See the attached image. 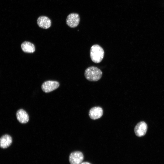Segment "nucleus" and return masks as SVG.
Returning <instances> with one entry per match:
<instances>
[{
  "instance_id": "f257e3e1",
  "label": "nucleus",
  "mask_w": 164,
  "mask_h": 164,
  "mask_svg": "<svg viewBox=\"0 0 164 164\" xmlns=\"http://www.w3.org/2000/svg\"><path fill=\"white\" fill-rule=\"evenodd\" d=\"M102 75V71L98 68L91 66L85 70L84 76L86 78L91 81H96L99 80Z\"/></svg>"
},
{
  "instance_id": "f03ea898",
  "label": "nucleus",
  "mask_w": 164,
  "mask_h": 164,
  "mask_svg": "<svg viewBox=\"0 0 164 164\" xmlns=\"http://www.w3.org/2000/svg\"><path fill=\"white\" fill-rule=\"evenodd\" d=\"M90 55L93 62L95 63H98L101 62L104 58V51L100 45H94L91 48Z\"/></svg>"
},
{
  "instance_id": "7ed1b4c3",
  "label": "nucleus",
  "mask_w": 164,
  "mask_h": 164,
  "mask_svg": "<svg viewBox=\"0 0 164 164\" xmlns=\"http://www.w3.org/2000/svg\"><path fill=\"white\" fill-rule=\"evenodd\" d=\"M80 21L79 15L77 13H72L67 17L66 22L67 24L71 28H75L78 25Z\"/></svg>"
},
{
  "instance_id": "20e7f679",
  "label": "nucleus",
  "mask_w": 164,
  "mask_h": 164,
  "mask_svg": "<svg viewBox=\"0 0 164 164\" xmlns=\"http://www.w3.org/2000/svg\"><path fill=\"white\" fill-rule=\"evenodd\" d=\"M84 159L83 153L79 151L71 153L69 156V161L70 164H80Z\"/></svg>"
},
{
  "instance_id": "39448f33",
  "label": "nucleus",
  "mask_w": 164,
  "mask_h": 164,
  "mask_svg": "<svg viewBox=\"0 0 164 164\" xmlns=\"http://www.w3.org/2000/svg\"><path fill=\"white\" fill-rule=\"evenodd\" d=\"M59 85V82L56 81L48 80L43 83L41 87L44 92L48 93L56 89Z\"/></svg>"
},
{
  "instance_id": "423d86ee",
  "label": "nucleus",
  "mask_w": 164,
  "mask_h": 164,
  "mask_svg": "<svg viewBox=\"0 0 164 164\" xmlns=\"http://www.w3.org/2000/svg\"><path fill=\"white\" fill-rule=\"evenodd\" d=\"M147 129V125L146 123L142 121L138 123L135 126L134 132L135 135L138 137L144 136Z\"/></svg>"
},
{
  "instance_id": "0eeeda50",
  "label": "nucleus",
  "mask_w": 164,
  "mask_h": 164,
  "mask_svg": "<svg viewBox=\"0 0 164 164\" xmlns=\"http://www.w3.org/2000/svg\"><path fill=\"white\" fill-rule=\"evenodd\" d=\"M37 22L39 27L44 29L49 28L51 25V20L48 17L45 16L39 17L37 20Z\"/></svg>"
},
{
  "instance_id": "6e6552de",
  "label": "nucleus",
  "mask_w": 164,
  "mask_h": 164,
  "mask_svg": "<svg viewBox=\"0 0 164 164\" xmlns=\"http://www.w3.org/2000/svg\"><path fill=\"white\" fill-rule=\"evenodd\" d=\"M103 114V110L100 107H94L91 108L89 111V115L90 118L93 120L100 118Z\"/></svg>"
},
{
  "instance_id": "1a4fd4ad",
  "label": "nucleus",
  "mask_w": 164,
  "mask_h": 164,
  "mask_svg": "<svg viewBox=\"0 0 164 164\" xmlns=\"http://www.w3.org/2000/svg\"><path fill=\"white\" fill-rule=\"evenodd\" d=\"M16 116L18 120L21 123H26L29 121L28 114L22 109H20L17 111Z\"/></svg>"
},
{
  "instance_id": "9d476101",
  "label": "nucleus",
  "mask_w": 164,
  "mask_h": 164,
  "mask_svg": "<svg viewBox=\"0 0 164 164\" xmlns=\"http://www.w3.org/2000/svg\"><path fill=\"white\" fill-rule=\"evenodd\" d=\"M12 142V138L8 135H4L0 138V147L2 148H8Z\"/></svg>"
},
{
  "instance_id": "9b49d317",
  "label": "nucleus",
  "mask_w": 164,
  "mask_h": 164,
  "mask_svg": "<svg viewBox=\"0 0 164 164\" xmlns=\"http://www.w3.org/2000/svg\"><path fill=\"white\" fill-rule=\"evenodd\" d=\"M21 47L24 52L27 53H33L35 51L34 45L29 42L25 41L21 45Z\"/></svg>"
},
{
  "instance_id": "f8f14e48",
  "label": "nucleus",
  "mask_w": 164,
  "mask_h": 164,
  "mask_svg": "<svg viewBox=\"0 0 164 164\" xmlns=\"http://www.w3.org/2000/svg\"><path fill=\"white\" fill-rule=\"evenodd\" d=\"M80 164H91L88 162H82Z\"/></svg>"
}]
</instances>
